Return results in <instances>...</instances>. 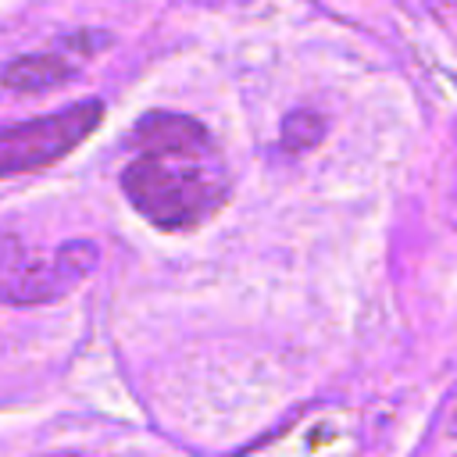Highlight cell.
Returning a JSON list of instances; mask_svg holds the SVG:
<instances>
[{"instance_id":"1","label":"cell","mask_w":457,"mask_h":457,"mask_svg":"<svg viewBox=\"0 0 457 457\" xmlns=\"http://www.w3.org/2000/svg\"><path fill=\"white\" fill-rule=\"evenodd\" d=\"M125 143L132 161L121 168V193L150 225L196 228L228 200V168L204 121L150 111L129 129Z\"/></svg>"},{"instance_id":"2","label":"cell","mask_w":457,"mask_h":457,"mask_svg":"<svg viewBox=\"0 0 457 457\" xmlns=\"http://www.w3.org/2000/svg\"><path fill=\"white\" fill-rule=\"evenodd\" d=\"M100 261V246L89 239H68L57 250L4 246L0 250V303L36 307L71 293Z\"/></svg>"},{"instance_id":"3","label":"cell","mask_w":457,"mask_h":457,"mask_svg":"<svg viewBox=\"0 0 457 457\" xmlns=\"http://www.w3.org/2000/svg\"><path fill=\"white\" fill-rule=\"evenodd\" d=\"M100 121H104V100L86 96V100L64 104L43 118L0 129V179L57 164L86 136H93L100 129Z\"/></svg>"},{"instance_id":"4","label":"cell","mask_w":457,"mask_h":457,"mask_svg":"<svg viewBox=\"0 0 457 457\" xmlns=\"http://www.w3.org/2000/svg\"><path fill=\"white\" fill-rule=\"evenodd\" d=\"M75 75H79L75 57L57 54V50H46V54L11 57L0 68V86L11 89V93H50V89L71 82Z\"/></svg>"},{"instance_id":"5","label":"cell","mask_w":457,"mask_h":457,"mask_svg":"<svg viewBox=\"0 0 457 457\" xmlns=\"http://www.w3.org/2000/svg\"><path fill=\"white\" fill-rule=\"evenodd\" d=\"M328 132V121L321 111L314 107H293L286 118H282V129H278V143L286 154H307L314 150Z\"/></svg>"}]
</instances>
